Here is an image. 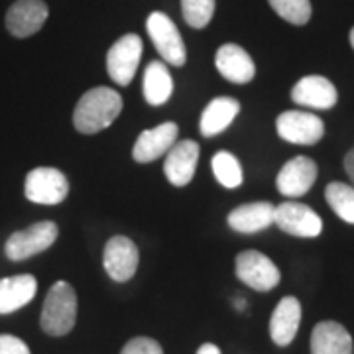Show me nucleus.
I'll return each mask as SVG.
<instances>
[{
  "instance_id": "19",
  "label": "nucleus",
  "mask_w": 354,
  "mask_h": 354,
  "mask_svg": "<svg viewBox=\"0 0 354 354\" xmlns=\"http://www.w3.org/2000/svg\"><path fill=\"white\" fill-rule=\"evenodd\" d=\"M38 291V279L32 274H18L0 279V315H8L28 305Z\"/></svg>"
},
{
  "instance_id": "1",
  "label": "nucleus",
  "mask_w": 354,
  "mask_h": 354,
  "mask_svg": "<svg viewBox=\"0 0 354 354\" xmlns=\"http://www.w3.org/2000/svg\"><path fill=\"white\" fill-rule=\"evenodd\" d=\"M122 97L111 87H93L79 99L73 111V127L79 134H97L109 128L122 113Z\"/></svg>"
},
{
  "instance_id": "2",
  "label": "nucleus",
  "mask_w": 354,
  "mask_h": 354,
  "mask_svg": "<svg viewBox=\"0 0 354 354\" xmlns=\"http://www.w3.org/2000/svg\"><path fill=\"white\" fill-rule=\"evenodd\" d=\"M77 293L71 283L55 281L41 307L39 327L50 337H65L75 327Z\"/></svg>"
},
{
  "instance_id": "27",
  "label": "nucleus",
  "mask_w": 354,
  "mask_h": 354,
  "mask_svg": "<svg viewBox=\"0 0 354 354\" xmlns=\"http://www.w3.org/2000/svg\"><path fill=\"white\" fill-rule=\"evenodd\" d=\"M120 354H164V348L160 342L153 341L150 337H136L124 344Z\"/></svg>"
},
{
  "instance_id": "32",
  "label": "nucleus",
  "mask_w": 354,
  "mask_h": 354,
  "mask_svg": "<svg viewBox=\"0 0 354 354\" xmlns=\"http://www.w3.org/2000/svg\"><path fill=\"white\" fill-rule=\"evenodd\" d=\"M351 46H353V50H354V28L351 30Z\"/></svg>"
},
{
  "instance_id": "23",
  "label": "nucleus",
  "mask_w": 354,
  "mask_h": 354,
  "mask_svg": "<svg viewBox=\"0 0 354 354\" xmlns=\"http://www.w3.org/2000/svg\"><path fill=\"white\" fill-rule=\"evenodd\" d=\"M211 167H213L216 181L223 187H227V189L241 187L244 174H242L241 162H239V158L234 153L227 152V150H218L211 160Z\"/></svg>"
},
{
  "instance_id": "10",
  "label": "nucleus",
  "mask_w": 354,
  "mask_h": 354,
  "mask_svg": "<svg viewBox=\"0 0 354 354\" xmlns=\"http://www.w3.org/2000/svg\"><path fill=\"white\" fill-rule=\"evenodd\" d=\"M50 16V8L44 0H16L8 8L4 24L14 38H30L38 34Z\"/></svg>"
},
{
  "instance_id": "13",
  "label": "nucleus",
  "mask_w": 354,
  "mask_h": 354,
  "mask_svg": "<svg viewBox=\"0 0 354 354\" xmlns=\"http://www.w3.org/2000/svg\"><path fill=\"white\" fill-rule=\"evenodd\" d=\"M317 179V164L307 156H297L279 169L276 187L286 197H301L313 187Z\"/></svg>"
},
{
  "instance_id": "26",
  "label": "nucleus",
  "mask_w": 354,
  "mask_h": 354,
  "mask_svg": "<svg viewBox=\"0 0 354 354\" xmlns=\"http://www.w3.org/2000/svg\"><path fill=\"white\" fill-rule=\"evenodd\" d=\"M216 0H181V14L191 28L201 30L215 16Z\"/></svg>"
},
{
  "instance_id": "7",
  "label": "nucleus",
  "mask_w": 354,
  "mask_h": 354,
  "mask_svg": "<svg viewBox=\"0 0 354 354\" xmlns=\"http://www.w3.org/2000/svg\"><path fill=\"white\" fill-rule=\"evenodd\" d=\"M236 278L256 291H270L278 286L281 274L266 254L244 250L236 256Z\"/></svg>"
},
{
  "instance_id": "31",
  "label": "nucleus",
  "mask_w": 354,
  "mask_h": 354,
  "mask_svg": "<svg viewBox=\"0 0 354 354\" xmlns=\"http://www.w3.org/2000/svg\"><path fill=\"white\" fill-rule=\"evenodd\" d=\"M234 305H236V309H239V311H242V309H246V299H236Z\"/></svg>"
},
{
  "instance_id": "11",
  "label": "nucleus",
  "mask_w": 354,
  "mask_h": 354,
  "mask_svg": "<svg viewBox=\"0 0 354 354\" xmlns=\"http://www.w3.org/2000/svg\"><path fill=\"white\" fill-rule=\"evenodd\" d=\"M138 248L128 236H113L106 242L104 252H102V266L111 279L118 283L132 279L138 270Z\"/></svg>"
},
{
  "instance_id": "3",
  "label": "nucleus",
  "mask_w": 354,
  "mask_h": 354,
  "mask_svg": "<svg viewBox=\"0 0 354 354\" xmlns=\"http://www.w3.org/2000/svg\"><path fill=\"white\" fill-rule=\"evenodd\" d=\"M59 236V228L53 221H39L28 228L16 230L4 244V254L12 262H22L39 252H46L55 244Z\"/></svg>"
},
{
  "instance_id": "15",
  "label": "nucleus",
  "mask_w": 354,
  "mask_h": 354,
  "mask_svg": "<svg viewBox=\"0 0 354 354\" xmlns=\"http://www.w3.org/2000/svg\"><path fill=\"white\" fill-rule=\"evenodd\" d=\"M291 99L301 106L327 111V109H333L337 104L339 93L327 77L307 75L299 79L295 83V87L291 88Z\"/></svg>"
},
{
  "instance_id": "12",
  "label": "nucleus",
  "mask_w": 354,
  "mask_h": 354,
  "mask_svg": "<svg viewBox=\"0 0 354 354\" xmlns=\"http://www.w3.org/2000/svg\"><path fill=\"white\" fill-rule=\"evenodd\" d=\"M199 144L193 140H181L171 146V150L165 153L164 174L167 181L176 187H185L189 183L195 169H197V162H199Z\"/></svg>"
},
{
  "instance_id": "24",
  "label": "nucleus",
  "mask_w": 354,
  "mask_h": 354,
  "mask_svg": "<svg viewBox=\"0 0 354 354\" xmlns=\"http://www.w3.org/2000/svg\"><path fill=\"white\" fill-rule=\"evenodd\" d=\"M325 197L327 203L330 205V209L337 213V216H341L344 223L354 225V187L346 185V183H339L333 181L327 185L325 189Z\"/></svg>"
},
{
  "instance_id": "18",
  "label": "nucleus",
  "mask_w": 354,
  "mask_h": 354,
  "mask_svg": "<svg viewBox=\"0 0 354 354\" xmlns=\"http://www.w3.org/2000/svg\"><path fill=\"white\" fill-rule=\"evenodd\" d=\"M301 323V304L297 297H283L270 319V337L278 346H288L293 342Z\"/></svg>"
},
{
  "instance_id": "17",
  "label": "nucleus",
  "mask_w": 354,
  "mask_h": 354,
  "mask_svg": "<svg viewBox=\"0 0 354 354\" xmlns=\"http://www.w3.org/2000/svg\"><path fill=\"white\" fill-rule=\"evenodd\" d=\"M276 207L268 201H256L232 209L227 216L228 227L242 234H254L274 225Z\"/></svg>"
},
{
  "instance_id": "8",
  "label": "nucleus",
  "mask_w": 354,
  "mask_h": 354,
  "mask_svg": "<svg viewBox=\"0 0 354 354\" xmlns=\"http://www.w3.org/2000/svg\"><path fill=\"white\" fill-rule=\"evenodd\" d=\"M276 130L279 138L299 146H313L325 136L323 120L304 111H288L279 114L276 118Z\"/></svg>"
},
{
  "instance_id": "30",
  "label": "nucleus",
  "mask_w": 354,
  "mask_h": 354,
  "mask_svg": "<svg viewBox=\"0 0 354 354\" xmlns=\"http://www.w3.org/2000/svg\"><path fill=\"white\" fill-rule=\"evenodd\" d=\"M197 354H221V351H218V346L213 344V342H205V344L199 346Z\"/></svg>"
},
{
  "instance_id": "25",
  "label": "nucleus",
  "mask_w": 354,
  "mask_h": 354,
  "mask_svg": "<svg viewBox=\"0 0 354 354\" xmlns=\"http://www.w3.org/2000/svg\"><path fill=\"white\" fill-rule=\"evenodd\" d=\"M272 10L293 26H304L311 20L309 0H268Z\"/></svg>"
},
{
  "instance_id": "21",
  "label": "nucleus",
  "mask_w": 354,
  "mask_h": 354,
  "mask_svg": "<svg viewBox=\"0 0 354 354\" xmlns=\"http://www.w3.org/2000/svg\"><path fill=\"white\" fill-rule=\"evenodd\" d=\"M241 113V102L232 97H216L205 106L199 120V128L205 138L225 132Z\"/></svg>"
},
{
  "instance_id": "28",
  "label": "nucleus",
  "mask_w": 354,
  "mask_h": 354,
  "mask_svg": "<svg viewBox=\"0 0 354 354\" xmlns=\"http://www.w3.org/2000/svg\"><path fill=\"white\" fill-rule=\"evenodd\" d=\"M0 354H32L28 344L14 335H0Z\"/></svg>"
},
{
  "instance_id": "9",
  "label": "nucleus",
  "mask_w": 354,
  "mask_h": 354,
  "mask_svg": "<svg viewBox=\"0 0 354 354\" xmlns=\"http://www.w3.org/2000/svg\"><path fill=\"white\" fill-rule=\"evenodd\" d=\"M274 225H278L279 230L299 239H315L323 230L321 216L311 207L295 201L281 203L276 207Z\"/></svg>"
},
{
  "instance_id": "22",
  "label": "nucleus",
  "mask_w": 354,
  "mask_h": 354,
  "mask_svg": "<svg viewBox=\"0 0 354 354\" xmlns=\"http://www.w3.org/2000/svg\"><path fill=\"white\" fill-rule=\"evenodd\" d=\"M171 93H174V79L164 62H150L144 71V99L153 106H160L169 101Z\"/></svg>"
},
{
  "instance_id": "6",
  "label": "nucleus",
  "mask_w": 354,
  "mask_h": 354,
  "mask_svg": "<svg viewBox=\"0 0 354 354\" xmlns=\"http://www.w3.org/2000/svg\"><path fill=\"white\" fill-rule=\"evenodd\" d=\"M26 199L38 205H59L69 193V181L55 167H36L24 181Z\"/></svg>"
},
{
  "instance_id": "16",
  "label": "nucleus",
  "mask_w": 354,
  "mask_h": 354,
  "mask_svg": "<svg viewBox=\"0 0 354 354\" xmlns=\"http://www.w3.org/2000/svg\"><path fill=\"white\" fill-rule=\"evenodd\" d=\"M215 65L218 73L234 85H246L256 75V65L248 51L236 44H225L216 50Z\"/></svg>"
},
{
  "instance_id": "29",
  "label": "nucleus",
  "mask_w": 354,
  "mask_h": 354,
  "mask_svg": "<svg viewBox=\"0 0 354 354\" xmlns=\"http://www.w3.org/2000/svg\"><path fill=\"white\" fill-rule=\"evenodd\" d=\"M344 169H346V174H348V177H351V181H353V187H354V148L344 156Z\"/></svg>"
},
{
  "instance_id": "5",
  "label": "nucleus",
  "mask_w": 354,
  "mask_h": 354,
  "mask_svg": "<svg viewBox=\"0 0 354 354\" xmlns=\"http://www.w3.org/2000/svg\"><path fill=\"white\" fill-rule=\"evenodd\" d=\"M144 51L142 38L136 34H127L113 44L106 53V71L116 85L127 87L132 83L140 65V57Z\"/></svg>"
},
{
  "instance_id": "14",
  "label": "nucleus",
  "mask_w": 354,
  "mask_h": 354,
  "mask_svg": "<svg viewBox=\"0 0 354 354\" xmlns=\"http://www.w3.org/2000/svg\"><path fill=\"white\" fill-rule=\"evenodd\" d=\"M179 128L176 122H164L152 130H144L136 140L132 148V158L138 164H150L156 162L171 150V146L177 142Z\"/></svg>"
},
{
  "instance_id": "4",
  "label": "nucleus",
  "mask_w": 354,
  "mask_h": 354,
  "mask_svg": "<svg viewBox=\"0 0 354 354\" xmlns=\"http://www.w3.org/2000/svg\"><path fill=\"white\" fill-rule=\"evenodd\" d=\"M146 30L148 36L152 39L158 53L162 55L165 64L174 65V67H181L187 62V50L183 38L174 24V20L164 12H152L146 20Z\"/></svg>"
},
{
  "instance_id": "20",
  "label": "nucleus",
  "mask_w": 354,
  "mask_h": 354,
  "mask_svg": "<svg viewBox=\"0 0 354 354\" xmlns=\"http://www.w3.org/2000/svg\"><path fill=\"white\" fill-rule=\"evenodd\" d=\"M311 354H353V337L337 321L317 323L311 333Z\"/></svg>"
}]
</instances>
